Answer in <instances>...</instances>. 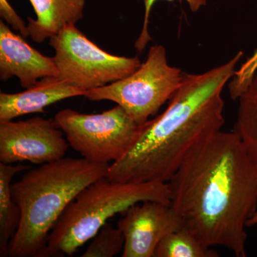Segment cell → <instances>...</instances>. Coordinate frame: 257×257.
I'll use <instances>...</instances> for the list:
<instances>
[{"mask_svg": "<svg viewBox=\"0 0 257 257\" xmlns=\"http://www.w3.org/2000/svg\"><path fill=\"white\" fill-rule=\"evenodd\" d=\"M170 205L207 247L246 256V223L257 210V162L235 132L201 144L168 182Z\"/></svg>", "mask_w": 257, "mask_h": 257, "instance_id": "1", "label": "cell"}, {"mask_svg": "<svg viewBox=\"0 0 257 257\" xmlns=\"http://www.w3.org/2000/svg\"><path fill=\"white\" fill-rule=\"evenodd\" d=\"M243 55L239 52L204 73H184L167 109L143 124L131 150L109 165L106 178L131 183L168 182L196 148L221 131L222 92Z\"/></svg>", "mask_w": 257, "mask_h": 257, "instance_id": "2", "label": "cell"}, {"mask_svg": "<svg viewBox=\"0 0 257 257\" xmlns=\"http://www.w3.org/2000/svg\"><path fill=\"white\" fill-rule=\"evenodd\" d=\"M111 164L64 157L32 169L12 184L21 222L10 241L12 257H45L49 235L81 191L105 177Z\"/></svg>", "mask_w": 257, "mask_h": 257, "instance_id": "3", "label": "cell"}, {"mask_svg": "<svg viewBox=\"0 0 257 257\" xmlns=\"http://www.w3.org/2000/svg\"><path fill=\"white\" fill-rule=\"evenodd\" d=\"M145 201L170 204L168 183L97 179L81 191L59 218L49 235L46 256H72L108 219Z\"/></svg>", "mask_w": 257, "mask_h": 257, "instance_id": "4", "label": "cell"}, {"mask_svg": "<svg viewBox=\"0 0 257 257\" xmlns=\"http://www.w3.org/2000/svg\"><path fill=\"white\" fill-rule=\"evenodd\" d=\"M184 74L181 69L168 64L165 47L155 45L149 50L145 62L133 74L88 91L84 96L92 101H113L142 125L172 98L182 84Z\"/></svg>", "mask_w": 257, "mask_h": 257, "instance_id": "5", "label": "cell"}, {"mask_svg": "<svg viewBox=\"0 0 257 257\" xmlns=\"http://www.w3.org/2000/svg\"><path fill=\"white\" fill-rule=\"evenodd\" d=\"M58 77L87 92L135 72L141 66L138 57L111 55L88 39L76 25H67L49 39Z\"/></svg>", "mask_w": 257, "mask_h": 257, "instance_id": "6", "label": "cell"}, {"mask_svg": "<svg viewBox=\"0 0 257 257\" xmlns=\"http://www.w3.org/2000/svg\"><path fill=\"white\" fill-rule=\"evenodd\" d=\"M69 146L96 163H114L124 157L140 137L137 124L121 106L99 114H82L64 109L55 116Z\"/></svg>", "mask_w": 257, "mask_h": 257, "instance_id": "7", "label": "cell"}, {"mask_svg": "<svg viewBox=\"0 0 257 257\" xmlns=\"http://www.w3.org/2000/svg\"><path fill=\"white\" fill-rule=\"evenodd\" d=\"M55 119L0 121V163L44 165L65 157L69 143Z\"/></svg>", "mask_w": 257, "mask_h": 257, "instance_id": "8", "label": "cell"}, {"mask_svg": "<svg viewBox=\"0 0 257 257\" xmlns=\"http://www.w3.org/2000/svg\"><path fill=\"white\" fill-rule=\"evenodd\" d=\"M121 214L117 227L124 236L123 257H155L161 240L184 226L170 204L156 201L138 203Z\"/></svg>", "mask_w": 257, "mask_h": 257, "instance_id": "9", "label": "cell"}, {"mask_svg": "<svg viewBox=\"0 0 257 257\" xmlns=\"http://www.w3.org/2000/svg\"><path fill=\"white\" fill-rule=\"evenodd\" d=\"M53 57L42 55L0 21V79L18 77L22 87H32L40 79L58 77Z\"/></svg>", "mask_w": 257, "mask_h": 257, "instance_id": "10", "label": "cell"}, {"mask_svg": "<svg viewBox=\"0 0 257 257\" xmlns=\"http://www.w3.org/2000/svg\"><path fill=\"white\" fill-rule=\"evenodd\" d=\"M86 92L59 77L40 79L32 87L18 93H0V121H11L23 115L42 113L47 106Z\"/></svg>", "mask_w": 257, "mask_h": 257, "instance_id": "11", "label": "cell"}, {"mask_svg": "<svg viewBox=\"0 0 257 257\" xmlns=\"http://www.w3.org/2000/svg\"><path fill=\"white\" fill-rule=\"evenodd\" d=\"M36 19L28 18L29 35L42 43L67 25H76L84 18L86 0H29Z\"/></svg>", "mask_w": 257, "mask_h": 257, "instance_id": "12", "label": "cell"}, {"mask_svg": "<svg viewBox=\"0 0 257 257\" xmlns=\"http://www.w3.org/2000/svg\"><path fill=\"white\" fill-rule=\"evenodd\" d=\"M29 166L0 163V256L9 255L10 241L21 222V210L13 199L12 181L17 174Z\"/></svg>", "mask_w": 257, "mask_h": 257, "instance_id": "13", "label": "cell"}, {"mask_svg": "<svg viewBox=\"0 0 257 257\" xmlns=\"http://www.w3.org/2000/svg\"><path fill=\"white\" fill-rule=\"evenodd\" d=\"M238 100L239 107L234 131L257 162V71Z\"/></svg>", "mask_w": 257, "mask_h": 257, "instance_id": "14", "label": "cell"}, {"mask_svg": "<svg viewBox=\"0 0 257 257\" xmlns=\"http://www.w3.org/2000/svg\"><path fill=\"white\" fill-rule=\"evenodd\" d=\"M217 256L219 253L204 246L184 226L172 231L161 240L155 254V257Z\"/></svg>", "mask_w": 257, "mask_h": 257, "instance_id": "15", "label": "cell"}, {"mask_svg": "<svg viewBox=\"0 0 257 257\" xmlns=\"http://www.w3.org/2000/svg\"><path fill=\"white\" fill-rule=\"evenodd\" d=\"M125 239L122 231L106 222L97 234L82 257H113L124 249Z\"/></svg>", "mask_w": 257, "mask_h": 257, "instance_id": "16", "label": "cell"}, {"mask_svg": "<svg viewBox=\"0 0 257 257\" xmlns=\"http://www.w3.org/2000/svg\"><path fill=\"white\" fill-rule=\"evenodd\" d=\"M257 71V48L253 55L236 70L229 84L231 99L236 100L246 91Z\"/></svg>", "mask_w": 257, "mask_h": 257, "instance_id": "17", "label": "cell"}, {"mask_svg": "<svg viewBox=\"0 0 257 257\" xmlns=\"http://www.w3.org/2000/svg\"><path fill=\"white\" fill-rule=\"evenodd\" d=\"M157 1L158 0H144L145 17H144L143 28H142L140 36L137 39L135 43V48L138 52H143L149 42L152 41V37L149 32V20H150V13H151L152 8ZM167 1L172 2L174 0H167ZM186 1L189 5V9L193 13H197L202 7L206 6L207 3V0H186Z\"/></svg>", "mask_w": 257, "mask_h": 257, "instance_id": "18", "label": "cell"}, {"mask_svg": "<svg viewBox=\"0 0 257 257\" xmlns=\"http://www.w3.org/2000/svg\"><path fill=\"white\" fill-rule=\"evenodd\" d=\"M0 15L13 30L20 32L22 36H30L28 25H26L23 19L19 16L8 0H0Z\"/></svg>", "mask_w": 257, "mask_h": 257, "instance_id": "19", "label": "cell"}, {"mask_svg": "<svg viewBox=\"0 0 257 257\" xmlns=\"http://www.w3.org/2000/svg\"><path fill=\"white\" fill-rule=\"evenodd\" d=\"M256 225H257V210L254 214L248 219L247 223H246V226L250 227V226H256Z\"/></svg>", "mask_w": 257, "mask_h": 257, "instance_id": "20", "label": "cell"}]
</instances>
